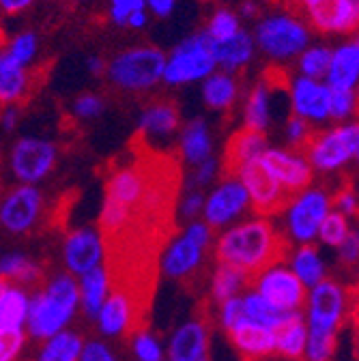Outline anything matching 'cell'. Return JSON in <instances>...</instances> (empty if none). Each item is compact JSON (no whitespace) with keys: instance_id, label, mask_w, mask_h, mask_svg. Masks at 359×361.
Listing matches in <instances>:
<instances>
[{"instance_id":"1","label":"cell","mask_w":359,"mask_h":361,"mask_svg":"<svg viewBox=\"0 0 359 361\" xmlns=\"http://www.w3.org/2000/svg\"><path fill=\"white\" fill-rule=\"evenodd\" d=\"M291 252V241L280 233L269 217H256L241 221L215 243V258L219 264H231L254 282L264 269L280 264Z\"/></svg>"},{"instance_id":"2","label":"cell","mask_w":359,"mask_h":361,"mask_svg":"<svg viewBox=\"0 0 359 361\" xmlns=\"http://www.w3.org/2000/svg\"><path fill=\"white\" fill-rule=\"evenodd\" d=\"M308 342L305 361H329L336 348L338 331L348 312V293L336 280H321L308 293Z\"/></svg>"},{"instance_id":"3","label":"cell","mask_w":359,"mask_h":361,"mask_svg":"<svg viewBox=\"0 0 359 361\" xmlns=\"http://www.w3.org/2000/svg\"><path fill=\"white\" fill-rule=\"evenodd\" d=\"M80 307L78 282L67 271L46 276L43 284L30 295L26 325L35 340H48L63 331Z\"/></svg>"},{"instance_id":"4","label":"cell","mask_w":359,"mask_h":361,"mask_svg":"<svg viewBox=\"0 0 359 361\" xmlns=\"http://www.w3.org/2000/svg\"><path fill=\"white\" fill-rule=\"evenodd\" d=\"M166 56L159 48L153 45H138L116 54L108 65L110 82L125 90V93H142L153 88L164 78Z\"/></svg>"},{"instance_id":"5","label":"cell","mask_w":359,"mask_h":361,"mask_svg":"<svg viewBox=\"0 0 359 361\" xmlns=\"http://www.w3.org/2000/svg\"><path fill=\"white\" fill-rule=\"evenodd\" d=\"M213 233L205 221H192L188 228L172 239L168 247H164L162 271L172 280H194L198 278L205 264L207 252L211 247Z\"/></svg>"},{"instance_id":"6","label":"cell","mask_w":359,"mask_h":361,"mask_svg":"<svg viewBox=\"0 0 359 361\" xmlns=\"http://www.w3.org/2000/svg\"><path fill=\"white\" fill-rule=\"evenodd\" d=\"M359 153V125H340L327 131L312 133L305 147L301 149V155H305V161L310 168L319 172H334L348 164V159H355Z\"/></svg>"},{"instance_id":"7","label":"cell","mask_w":359,"mask_h":361,"mask_svg":"<svg viewBox=\"0 0 359 361\" xmlns=\"http://www.w3.org/2000/svg\"><path fill=\"white\" fill-rule=\"evenodd\" d=\"M151 307V299H145L127 288L110 286V295L106 297L99 314L97 325L102 336L106 338H129L136 331L145 329V319Z\"/></svg>"},{"instance_id":"8","label":"cell","mask_w":359,"mask_h":361,"mask_svg":"<svg viewBox=\"0 0 359 361\" xmlns=\"http://www.w3.org/2000/svg\"><path fill=\"white\" fill-rule=\"evenodd\" d=\"M215 69L213 43L207 32H198L183 43H178L166 59L164 78L172 86H183L196 80H205Z\"/></svg>"},{"instance_id":"9","label":"cell","mask_w":359,"mask_h":361,"mask_svg":"<svg viewBox=\"0 0 359 361\" xmlns=\"http://www.w3.org/2000/svg\"><path fill=\"white\" fill-rule=\"evenodd\" d=\"M241 180V185L248 192L250 198V209L258 215V217H272L282 213L288 202L293 200L274 178V174L269 172L260 159V155L252 157L250 161H245L237 176Z\"/></svg>"},{"instance_id":"10","label":"cell","mask_w":359,"mask_h":361,"mask_svg":"<svg viewBox=\"0 0 359 361\" xmlns=\"http://www.w3.org/2000/svg\"><path fill=\"white\" fill-rule=\"evenodd\" d=\"M43 213H46V196L37 185H18L0 200V226L11 235L32 233Z\"/></svg>"},{"instance_id":"11","label":"cell","mask_w":359,"mask_h":361,"mask_svg":"<svg viewBox=\"0 0 359 361\" xmlns=\"http://www.w3.org/2000/svg\"><path fill=\"white\" fill-rule=\"evenodd\" d=\"M59 161V147L41 138H20L9 151V170L22 185L46 178Z\"/></svg>"},{"instance_id":"12","label":"cell","mask_w":359,"mask_h":361,"mask_svg":"<svg viewBox=\"0 0 359 361\" xmlns=\"http://www.w3.org/2000/svg\"><path fill=\"white\" fill-rule=\"evenodd\" d=\"M329 207H331V198L321 188H305L303 192H299L284 209L286 228L293 241L303 245L317 237L321 221L329 213Z\"/></svg>"},{"instance_id":"13","label":"cell","mask_w":359,"mask_h":361,"mask_svg":"<svg viewBox=\"0 0 359 361\" xmlns=\"http://www.w3.org/2000/svg\"><path fill=\"white\" fill-rule=\"evenodd\" d=\"M310 41V30L303 22L291 16L267 18L256 28V43L272 59H291L305 50Z\"/></svg>"},{"instance_id":"14","label":"cell","mask_w":359,"mask_h":361,"mask_svg":"<svg viewBox=\"0 0 359 361\" xmlns=\"http://www.w3.org/2000/svg\"><path fill=\"white\" fill-rule=\"evenodd\" d=\"M252 286L269 303H274L276 307L286 312H299L308 299V288L293 274L291 267L284 264H274L264 269L262 274L254 278Z\"/></svg>"},{"instance_id":"15","label":"cell","mask_w":359,"mask_h":361,"mask_svg":"<svg viewBox=\"0 0 359 361\" xmlns=\"http://www.w3.org/2000/svg\"><path fill=\"white\" fill-rule=\"evenodd\" d=\"M106 260V247L99 231L95 228H75L67 233L63 243V262L69 276H84Z\"/></svg>"},{"instance_id":"16","label":"cell","mask_w":359,"mask_h":361,"mask_svg":"<svg viewBox=\"0 0 359 361\" xmlns=\"http://www.w3.org/2000/svg\"><path fill=\"white\" fill-rule=\"evenodd\" d=\"M250 209V198L239 178H224L205 200L202 215L209 228H221Z\"/></svg>"},{"instance_id":"17","label":"cell","mask_w":359,"mask_h":361,"mask_svg":"<svg viewBox=\"0 0 359 361\" xmlns=\"http://www.w3.org/2000/svg\"><path fill=\"white\" fill-rule=\"evenodd\" d=\"M260 159H262L264 168L274 174L280 188L291 198H295L299 192L310 188L312 168L299 151L291 153V151H282V149H264L260 153Z\"/></svg>"},{"instance_id":"18","label":"cell","mask_w":359,"mask_h":361,"mask_svg":"<svg viewBox=\"0 0 359 361\" xmlns=\"http://www.w3.org/2000/svg\"><path fill=\"white\" fill-rule=\"evenodd\" d=\"M293 114L308 123H323L329 118V86L312 78H295L291 82Z\"/></svg>"},{"instance_id":"19","label":"cell","mask_w":359,"mask_h":361,"mask_svg":"<svg viewBox=\"0 0 359 361\" xmlns=\"http://www.w3.org/2000/svg\"><path fill=\"white\" fill-rule=\"evenodd\" d=\"M319 32H355L359 22V0H323L305 13Z\"/></svg>"},{"instance_id":"20","label":"cell","mask_w":359,"mask_h":361,"mask_svg":"<svg viewBox=\"0 0 359 361\" xmlns=\"http://www.w3.org/2000/svg\"><path fill=\"white\" fill-rule=\"evenodd\" d=\"M170 361H202L209 359V323L205 316L183 323L168 344Z\"/></svg>"},{"instance_id":"21","label":"cell","mask_w":359,"mask_h":361,"mask_svg":"<svg viewBox=\"0 0 359 361\" xmlns=\"http://www.w3.org/2000/svg\"><path fill=\"white\" fill-rule=\"evenodd\" d=\"M229 336L243 361H260L276 350V331L248 319H241Z\"/></svg>"},{"instance_id":"22","label":"cell","mask_w":359,"mask_h":361,"mask_svg":"<svg viewBox=\"0 0 359 361\" xmlns=\"http://www.w3.org/2000/svg\"><path fill=\"white\" fill-rule=\"evenodd\" d=\"M267 149V135L262 131H254L250 127H241L235 131L226 149H224V159H221V176L224 178H235L239 168L250 161L252 157L260 155Z\"/></svg>"},{"instance_id":"23","label":"cell","mask_w":359,"mask_h":361,"mask_svg":"<svg viewBox=\"0 0 359 361\" xmlns=\"http://www.w3.org/2000/svg\"><path fill=\"white\" fill-rule=\"evenodd\" d=\"M32 88V75L28 67L16 63L5 48L0 50V106L22 104Z\"/></svg>"},{"instance_id":"24","label":"cell","mask_w":359,"mask_h":361,"mask_svg":"<svg viewBox=\"0 0 359 361\" xmlns=\"http://www.w3.org/2000/svg\"><path fill=\"white\" fill-rule=\"evenodd\" d=\"M359 80V41L351 39L331 52L327 82L329 88L353 90Z\"/></svg>"},{"instance_id":"25","label":"cell","mask_w":359,"mask_h":361,"mask_svg":"<svg viewBox=\"0 0 359 361\" xmlns=\"http://www.w3.org/2000/svg\"><path fill=\"white\" fill-rule=\"evenodd\" d=\"M178 123H181V114H178L176 104L170 99H157L145 108L136 138L147 140L151 135H159V138L162 135H170L178 129Z\"/></svg>"},{"instance_id":"26","label":"cell","mask_w":359,"mask_h":361,"mask_svg":"<svg viewBox=\"0 0 359 361\" xmlns=\"http://www.w3.org/2000/svg\"><path fill=\"white\" fill-rule=\"evenodd\" d=\"M78 290H80V305H82L84 316L88 321H95L106 297L110 295L108 269L102 264V267H95L93 271H88V274L80 276Z\"/></svg>"},{"instance_id":"27","label":"cell","mask_w":359,"mask_h":361,"mask_svg":"<svg viewBox=\"0 0 359 361\" xmlns=\"http://www.w3.org/2000/svg\"><path fill=\"white\" fill-rule=\"evenodd\" d=\"M0 278L9 280L11 284H20L26 290H37L46 280L43 269L22 252H9L0 256Z\"/></svg>"},{"instance_id":"28","label":"cell","mask_w":359,"mask_h":361,"mask_svg":"<svg viewBox=\"0 0 359 361\" xmlns=\"http://www.w3.org/2000/svg\"><path fill=\"white\" fill-rule=\"evenodd\" d=\"M252 54H254V39L245 30H239L226 41L213 43L215 65H221L226 69V73H235L241 67H245L252 61Z\"/></svg>"},{"instance_id":"29","label":"cell","mask_w":359,"mask_h":361,"mask_svg":"<svg viewBox=\"0 0 359 361\" xmlns=\"http://www.w3.org/2000/svg\"><path fill=\"white\" fill-rule=\"evenodd\" d=\"M30 295L20 284H9L0 299V331H20L26 325Z\"/></svg>"},{"instance_id":"30","label":"cell","mask_w":359,"mask_h":361,"mask_svg":"<svg viewBox=\"0 0 359 361\" xmlns=\"http://www.w3.org/2000/svg\"><path fill=\"white\" fill-rule=\"evenodd\" d=\"M237 95H239V84L233 73L219 71L205 78L202 97L211 110H221V112L231 110L237 102Z\"/></svg>"},{"instance_id":"31","label":"cell","mask_w":359,"mask_h":361,"mask_svg":"<svg viewBox=\"0 0 359 361\" xmlns=\"http://www.w3.org/2000/svg\"><path fill=\"white\" fill-rule=\"evenodd\" d=\"M308 342L305 316L301 312H293L288 321H284L276 329V350L286 359H301Z\"/></svg>"},{"instance_id":"32","label":"cell","mask_w":359,"mask_h":361,"mask_svg":"<svg viewBox=\"0 0 359 361\" xmlns=\"http://www.w3.org/2000/svg\"><path fill=\"white\" fill-rule=\"evenodd\" d=\"M84 338L78 331H59L56 336L43 340L35 361H80Z\"/></svg>"},{"instance_id":"33","label":"cell","mask_w":359,"mask_h":361,"mask_svg":"<svg viewBox=\"0 0 359 361\" xmlns=\"http://www.w3.org/2000/svg\"><path fill=\"white\" fill-rule=\"evenodd\" d=\"M291 271L301 280V284L305 288H312L314 284L325 280V262H323L319 250L310 243H303L299 250L293 252Z\"/></svg>"},{"instance_id":"34","label":"cell","mask_w":359,"mask_h":361,"mask_svg":"<svg viewBox=\"0 0 359 361\" xmlns=\"http://www.w3.org/2000/svg\"><path fill=\"white\" fill-rule=\"evenodd\" d=\"M241 303H243V316H245L248 321H254L258 325H264V327L274 329V331L284 321H288V316L293 314V312H286V310L276 307L274 303H269L256 290H250L245 297H241Z\"/></svg>"},{"instance_id":"35","label":"cell","mask_w":359,"mask_h":361,"mask_svg":"<svg viewBox=\"0 0 359 361\" xmlns=\"http://www.w3.org/2000/svg\"><path fill=\"white\" fill-rule=\"evenodd\" d=\"M248 286H252V280L243 274V271H239L231 264L217 262L213 282H211V299L219 305L221 301L239 297V293Z\"/></svg>"},{"instance_id":"36","label":"cell","mask_w":359,"mask_h":361,"mask_svg":"<svg viewBox=\"0 0 359 361\" xmlns=\"http://www.w3.org/2000/svg\"><path fill=\"white\" fill-rule=\"evenodd\" d=\"M181 155L190 164H194V166H198V164H202L205 159L211 157V135H209L207 123L202 118L192 121L183 129V135H181Z\"/></svg>"},{"instance_id":"37","label":"cell","mask_w":359,"mask_h":361,"mask_svg":"<svg viewBox=\"0 0 359 361\" xmlns=\"http://www.w3.org/2000/svg\"><path fill=\"white\" fill-rule=\"evenodd\" d=\"M269 108H272V99H269V86L267 82H258L252 93L248 97V106H245V125L254 131H262L269 125Z\"/></svg>"},{"instance_id":"38","label":"cell","mask_w":359,"mask_h":361,"mask_svg":"<svg viewBox=\"0 0 359 361\" xmlns=\"http://www.w3.org/2000/svg\"><path fill=\"white\" fill-rule=\"evenodd\" d=\"M329 61H331V50L325 48V45H314L310 50H303V54L299 59V71L303 78L319 80V78L327 75Z\"/></svg>"},{"instance_id":"39","label":"cell","mask_w":359,"mask_h":361,"mask_svg":"<svg viewBox=\"0 0 359 361\" xmlns=\"http://www.w3.org/2000/svg\"><path fill=\"white\" fill-rule=\"evenodd\" d=\"M348 233H351L348 217H344L338 211H329L319 226L317 237H321V241L329 247H340V243L348 237Z\"/></svg>"},{"instance_id":"40","label":"cell","mask_w":359,"mask_h":361,"mask_svg":"<svg viewBox=\"0 0 359 361\" xmlns=\"http://www.w3.org/2000/svg\"><path fill=\"white\" fill-rule=\"evenodd\" d=\"M239 30H241V26H239V18H237L235 11H231V9H217L213 13V18L209 20V26H207L205 32H207V37L213 43H219V41L231 39Z\"/></svg>"},{"instance_id":"41","label":"cell","mask_w":359,"mask_h":361,"mask_svg":"<svg viewBox=\"0 0 359 361\" xmlns=\"http://www.w3.org/2000/svg\"><path fill=\"white\" fill-rule=\"evenodd\" d=\"M357 110V90L329 88V116L336 121H346Z\"/></svg>"},{"instance_id":"42","label":"cell","mask_w":359,"mask_h":361,"mask_svg":"<svg viewBox=\"0 0 359 361\" xmlns=\"http://www.w3.org/2000/svg\"><path fill=\"white\" fill-rule=\"evenodd\" d=\"M37 48H39V43H37V35L35 32H20L18 37H13L9 41V45L5 48V52L20 65L28 67L32 63V59L37 56Z\"/></svg>"},{"instance_id":"43","label":"cell","mask_w":359,"mask_h":361,"mask_svg":"<svg viewBox=\"0 0 359 361\" xmlns=\"http://www.w3.org/2000/svg\"><path fill=\"white\" fill-rule=\"evenodd\" d=\"M131 348H133V355H136L138 361H162L164 359V350H162L159 340L153 334H149L147 329H140V331L133 334Z\"/></svg>"},{"instance_id":"44","label":"cell","mask_w":359,"mask_h":361,"mask_svg":"<svg viewBox=\"0 0 359 361\" xmlns=\"http://www.w3.org/2000/svg\"><path fill=\"white\" fill-rule=\"evenodd\" d=\"M26 346V331H0V361H16Z\"/></svg>"},{"instance_id":"45","label":"cell","mask_w":359,"mask_h":361,"mask_svg":"<svg viewBox=\"0 0 359 361\" xmlns=\"http://www.w3.org/2000/svg\"><path fill=\"white\" fill-rule=\"evenodd\" d=\"M217 316H219V325L224 327V331H231L243 316V303H241V297H233V299H226L219 303V310H217Z\"/></svg>"},{"instance_id":"46","label":"cell","mask_w":359,"mask_h":361,"mask_svg":"<svg viewBox=\"0 0 359 361\" xmlns=\"http://www.w3.org/2000/svg\"><path fill=\"white\" fill-rule=\"evenodd\" d=\"M140 9H147L145 0H110L108 16L116 26H125L129 16L140 11Z\"/></svg>"},{"instance_id":"47","label":"cell","mask_w":359,"mask_h":361,"mask_svg":"<svg viewBox=\"0 0 359 361\" xmlns=\"http://www.w3.org/2000/svg\"><path fill=\"white\" fill-rule=\"evenodd\" d=\"M73 112L78 118H95L104 112V99L95 93H82L73 102Z\"/></svg>"},{"instance_id":"48","label":"cell","mask_w":359,"mask_h":361,"mask_svg":"<svg viewBox=\"0 0 359 361\" xmlns=\"http://www.w3.org/2000/svg\"><path fill=\"white\" fill-rule=\"evenodd\" d=\"M314 131H312V127H310V123L308 121H303V118H299V116H291L288 118V125H286V135H288V142H291V147H295V149H303L305 147V142L310 140V135H312Z\"/></svg>"},{"instance_id":"49","label":"cell","mask_w":359,"mask_h":361,"mask_svg":"<svg viewBox=\"0 0 359 361\" xmlns=\"http://www.w3.org/2000/svg\"><path fill=\"white\" fill-rule=\"evenodd\" d=\"M80 361H118V359L108 344H104L99 340H91V342H84Z\"/></svg>"},{"instance_id":"50","label":"cell","mask_w":359,"mask_h":361,"mask_svg":"<svg viewBox=\"0 0 359 361\" xmlns=\"http://www.w3.org/2000/svg\"><path fill=\"white\" fill-rule=\"evenodd\" d=\"M334 204L338 207L336 211H338V213H342L344 217L355 215V213H357V194H355L351 188H344L342 192H338V194H336Z\"/></svg>"},{"instance_id":"51","label":"cell","mask_w":359,"mask_h":361,"mask_svg":"<svg viewBox=\"0 0 359 361\" xmlns=\"http://www.w3.org/2000/svg\"><path fill=\"white\" fill-rule=\"evenodd\" d=\"M202 207H205V196L200 192L188 194V198L181 202V215H183V219L194 221V217L202 211Z\"/></svg>"},{"instance_id":"52","label":"cell","mask_w":359,"mask_h":361,"mask_svg":"<svg viewBox=\"0 0 359 361\" xmlns=\"http://www.w3.org/2000/svg\"><path fill=\"white\" fill-rule=\"evenodd\" d=\"M357 256H359V237H357V233L351 231L348 237L340 243V258L346 264H355Z\"/></svg>"},{"instance_id":"53","label":"cell","mask_w":359,"mask_h":361,"mask_svg":"<svg viewBox=\"0 0 359 361\" xmlns=\"http://www.w3.org/2000/svg\"><path fill=\"white\" fill-rule=\"evenodd\" d=\"M215 170H217V161H215L213 157L205 159L202 164H198V166H196V172H194V183H196L198 188L209 185L211 180H213V176H215Z\"/></svg>"},{"instance_id":"54","label":"cell","mask_w":359,"mask_h":361,"mask_svg":"<svg viewBox=\"0 0 359 361\" xmlns=\"http://www.w3.org/2000/svg\"><path fill=\"white\" fill-rule=\"evenodd\" d=\"M145 5L153 11L157 18H168L176 5V0H145Z\"/></svg>"},{"instance_id":"55","label":"cell","mask_w":359,"mask_h":361,"mask_svg":"<svg viewBox=\"0 0 359 361\" xmlns=\"http://www.w3.org/2000/svg\"><path fill=\"white\" fill-rule=\"evenodd\" d=\"M35 0H0V9L9 16H16V13H22L24 9H28Z\"/></svg>"},{"instance_id":"56","label":"cell","mask_w":359,"mask_h":361,"mask_svg":"<svg viewBox=\"0 0 359 361\" xmlns=\"http://www.w3.org/2000/svg\"><path fill=\"white\" fill-rule=\"evenodd\" d=\"M321 3H323V0H284L286 9L293 11V13H308L312 7H317Z\"/></svg>"},{"instance_id":"57","label":"cell","mask_w":359,"mask_h":361,"mask_svg":"<svg viewBox=\"0 0 359 361\" xmlns=\"http://www.w3.org/2000/svg\"><path fill=\"white\" fill-rule=\"evenodd\" d=\"M18 116H20V110L16 106H7L0 114V125H3L5 131H13V127L18 125Z\"/></svg>"},{"instance_id":"58","label":"cell","mask_w":359,"mask_h":361,"mask_svg":"<svg viewBox=\"0 0 359 361\" xmlns=\"http://www.w3.org/2000/svg\"><path fill=\"white\" fill-rule=\"evenodd\" d=\"M147 22H149L147 9H140V11H136V13H131V16H129V20H127L125 26H129V28H142V26H147Z\"/></svg>"},{"instance_id":"59","label":"cell","mask_w":359,"mask_h":361,"mask_svg":"<svg viewBox=\"0 0 359 361\" xmlns=\"http://www.w3.org/2000/svg\"><path fill=\"white\" fill-rule=\"evenodd\" d=\"M86 67H88V71L95 73V75H99V73L106 71V63H104V59H99V56H91V59H88V61H86Z\"/></svg>"},{"instance_id":"60","label":"cell","mask_w":359,"mask_h":361,"mask_svg":"<svg viewBox=\"0 0 359 361\" xmlns=\"http://www.w3.org/2000/svg\"><path fill=\"white\" fill-rule=\"evenodd\" d=\"M241 13H243L245 18H254V16L258 13V9H256V5H254V3H250V0H245L243 7H241Z\"/></svg>"},{"instance_id":"61","label":"cell","mask_w":359,"mask_h":361,"mask_svg":"<svg viewBox=\"0 0 359 361\" xmlns=\"http://www.w3.org/2000/svg\"><path fill=\"white\" fill-rule=\"evenodd\" d=\"M9 280H5V278H0V299H3V295L7 293V288H9Z\"/></svg>"},{"instance_id":"62","label":"cell","mask_w":359,"mask_h":361,"mask_svg":"<svg viewBox=\"0 0 359 361\" xmlns=\"http://www.w3.org/2000/svg\"><path fill=\"white\" fill-rule=\"evenodd\" d=\"M272 3H284V0H272Z\"/></svg>"},{"instance_id":"63","label":"cell","mask_w":359,"mask_h":361,"mask_svg":"<svg viewBox=\"0 0 359 361\" xmlns=\"http://www.w3.org/2000/svg\"><path fill=\"white\" fill-rule=\"evenodd\" d=\"M202 361H209V359H202Z\"/></svg>"}]
</instances>
